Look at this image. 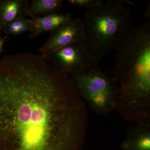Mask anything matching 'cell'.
Returning a JSON list of instances; mask_svg holds the SVG:
<instances>
[{
    "label": "cell",
    "mask_w": 150,
    "mask_h": 150,
    "mask_svg": "<svg viewBox=\"0 0 150 150\" xmlns=\"http://www.w3.org/2000/svg\"><path fill=\"white\" fill-rule=\"evenodd\" d=\"M86 103L69 75L40 54L0 60V150H81L86 137Z\"/></svg>",
    "instance_id": "obj_1"
},
{
    "label": "cell",
    "mask_w": 150,
    "mask_h": 150,
    "mask_svg": "<svg viewBox=\"0 0 150 150\" xmlns=\"http://www.w3.org/2000/svg\"><path fill=\"white\" fill-rule=\"evenodd\" d=\"M116 110L129 122L150 121V20L133 25L113 48Z\"/></svg>",
    "instance_id": "obj_2"
},
{
    "label": "cell",
    "mask_w": 150,
    "mask_h": 150,
    "mask_svg": "<svg viewBox=\"0 0 150 150\" xmlns=\"http://www.w3.org/2000/svg\"><path fill=\"white\" fill-rule=\"evenodd\" d=\"M126 4H134L129 1L109 0L96 8L86 11L82 19V42L95 64L98 65L133 26L132 12Z\"/></svg>",
    "instance_id": "obj_3"
},
{
    "label": "cell",
    "mask_w": 150,
    "mask_h": 150,
    "mask_svg": "<svg viewBox=\"0 0 150 150\" xmlns=\"http://www.w3.org/2000/svg\"><path fill=\"white\" fill-rule=\"evenodd\" d=\"M71 76L76 91L94 113L108 115L116 109L117 82L98 65L91 63Z\"/></svg>",
    "instance_id": "obj_4"
},
{
    "label": "cell",
    "mask_w": 150,
    "mask_h": 150,
    "mask_svg": "<svg viewBox=\"0 0 150 150\" xmlns=\"http://www.w3.org/2000/svg\"><path fill=\"white\" fill-rule=\"evenodd\" d=\"M43 57L57 70L68 75H71L81 68L93 63L82 41Z\"/></svg>",
    "instance_id": "obj_5"
},
{
    "label": "cell",
    "mask_w": 150,
    "mask_h": 150,
    "mask_svg": "<svg viewBox=\"0 0 150 150\" xmlns=\"http://www.w3.org/2000/svg\"><path fill=\"white\" fill-rule=\"evenodd\" d=\"M83 38L82 20L73 18L56 30L51 32L46 43L38 51L43 56L82 41Z\"/></svg>",
    "instance_id": "obj_6"
},
{
    "label": "cell",
    "mask_w": 150,
    "mask_h": 150,
    "mask_svg": "<svg viewBox=\"0 0 150 150\" xmlns=\"http://www.w3.org/2000/svg\"><path fill=\"white\" fill-rule=\"evenodd\" d=\"M121 147L123 150H150V122L129 126Z\"/></svg>",
    "instance_id": "obj_7"
},
{
    "label": "cell",
    "mask_w": 150,
    "mask_h": 150,
    "mask_svg": "<svg viewBox=\"0 0 150 150\" xmlns=\"http://www.w3.org/2000/svg\"><path fill=\"white\" fill-rule=\"evenodd\" d=\"M71 14L53 13L41 17L31 18L32 28L30 31V38H33L43 33H51L58 29L72 18Z\"/></svg>",
    "instance_id": "obj_8"
},
{
    "label": "cell",
    "mask_w": 150,
    "mask_h": 150,
    "mask_svg": "<svg viewBox=\"0 0 150 150\" xmlns=\"http://www.w3.org/2000/svg\"><path fill=\"white\" fill-rule=\"evenodd\" d=\"M30 4L27 0H0V27L16 19L29 16Z\"/></svg>",
    "instance_id": "obj_9"
},
{
    "label": "cell",
    "mask_w": 150,
    "mask_h": 150,
    "mask_svg": "<svg viewBox=\"0 0 150 150\" xmlns=\"http://www.w3.org/2000/svg\"><path fill=\"white\" fill-rule=\"evenodd\" d=\"M63 2L62 0H33L29 5V16L32 18L59 13Z\"/></svg>",
    "instance_id": "obj_10"
},
{
    "label": "cell",
    "mask_w": 150,
    "mask_h": 150,
    "mask_svg": "<svg viewBox=\"0 0 150 150\" xmlns=\"http://www.w3.org/2000/svg\"><path fill=\"white\" fill-rule=\"evenodd\" d=\"M32 26L31 19L21 18L13 21L5 25L2 29L8 35H17L27 31H30Z\"/></svg>",
    "instance_id": "obj_11"
},
{
    "label": "cell",
    "mask_w": 150,
    "mask_h": 150,
    "mask_svg": "<svg viewBox=\"0 0 150 150\" xmlns=\"http://www.w3.org/2000/svg\"><path fill=\"white\" fill-rule=\"evenodd\" d=\"M67 1L71 5L83 8L86 11L96 8L103 3L101 0H68Z\"/></svg>",
    "instance_id": "obj_12"
},
{
    "label": "cell",
    "mask_w": 150,
    "mask_h": 150,
    "mask_svg": "<svg viewBox=\"0 0 150 150\" xmlns=\"http://www.w3.org/2000/svg\"><path fill=\"white\" fill-rule=\"evenodd\" d=\"M144 16L146 21L150 20V4L149 2L146 6Z\"/></svg>",
    "instance_id": "obj_13"
},
{
    "label": "cell",
    "mask_w": 150,
    "mask_h": 150,
    "mask_svg": "<svg viewBox=\"0 0 150 150\" xmlns=\"http://www.w3.org/2000/svg\"><path fill=\"white\" fill-rule=\"evenodd\" d=\"M5 42V38L1 36L0 37V53L2 51L3 48L4 47Z\"/></svg>",
    "instance_id": "obj_14"
},
{
    "label": "cell",
    "mask_w": 150,
    "mask_h": 150,
    "mask_svg": "<svg viewBox=\"0 0 150 150\" xmlns=\"http://www.w3.org/2000/svg\"><path fill=\"white\" fill-rule=\"evenodd\" d=\"M2 31V28L0 27V37L1 36V33Z\"/></svg>",
    "instance_id": "obj_15"
}]
</instances>
